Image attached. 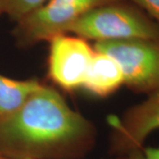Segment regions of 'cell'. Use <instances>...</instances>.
Masks as SVG:
<instances>
[{
  "instance_id": "obj_5",
  "label": "cell",
  "mask_w": 159,
  "mask_h": 159,
  "mask_svg": "<svg viewBox=\"0 0 159 159\" xmlns=\"http://www.w3.org/2000/svg\"><path fill=\"white\" fill-rule=\"evenodd\" d=\"M48 42L49 78L67 92L81 89L96 53L94 46L70 33L56 35Z\"/></svg>"
},
{
  "instance_id": "obj_2",
  "label": "cell",
  "mask_w": 159,
  "mask_h": 159,
  "mask_svg": "<svg viewBox=\"0 0 159 159\" xmlns=\"http://www.w3.org/2000/svg\"><path fill=\"white\" fill-rule=\"evenodd\" d=\"M68 33L95 43L126 39H159V27L128 0L91 9L70 27Z\"/></svg>"
},
{
  "instance_id": "obj_8",
  "label": "cell",
  "mask_w": 159,
  "mask_h": 159,
  "mask_svg": "<svg viewBox=\"0 0 159 159\" xmlns=\"http://www.w3.org/2000/svg\"><path fill=\"white\" fill-rule=\"evenodd\" d=\"M43 84L38 79L15 80L0 74V119L18 111Z\"/></svg>"
},
{
  "instance_id": "obj_7",
  "label": "cell",
  "mask_w": 159,
  "mask_h": 159,
  "mask_svg": "<svg viewBox=\"0 0 159 159\" xmlns=\"http://www.w3.org/2000/svg\"><path fill=\"white\" fill-rule=\"evenodd\" d=\"M124 85L121 68L113 57L96 51L82 88L97 97H110Z\"/></svg>"
},
{
  "instance_id": "obj_14",
  "label": "cell",
  "mask_w": 159,
  "mask_h": 159,
  "mask_svg": "<svg viewBox=\"0 0 159 159\" xmlns=\"http://www.w3.org/2000/svg\"><path fill=\"white\" fill-rule=\"evenodd\" d=\"M117 159H128V158H127V157H126V156H123V157H119V158H117Z\"/></svg>"
},
{
  "instance_id": "obj_3",
  "label": "cell",
  "mask_w": 159,
  "mask_h": 159,
  "mask_svg": "<svg viewBox=\"0 0 159 159\" xmlns=\"http://www.w3.org/2000/svg\"><path fill=\"white\" fill-rule=\"evenodd\" d=\"M119 0H48L45 4L15 22L12 35L18 46L28 48L58 34L86 12L97 6Z\"/></svg>"
},
{
  "instance_id": "obj_13",
  "label": "cell",
  "mask_w": 159,
  "mask_h": 159,
  "mask_svg": "<svg viewBox=\"0 0 159 159\" xmlns=\"http://www.w3.org/2000/svg\"><path fill=\"white\" fill-rule=\"evenodd\" d=\"M0 159H11V158L7 157L4 156V155H2V154H0Z\"/></svg>"
},
{
  "instance_id": "obj_11",
  "label": "cell",
  "mask_w": 159,
  "mask_h": 159,
  "mask_svg": "<svg viewBox=\"0 0 159 159\" xmlns=\"http://www.w3.org/2000/svg\"><path fill=\"white\" fill-rule=\"evenodd\" d=\"M128 159H159V147L143 148L126 155Z\"/></svg>"
},
{
  "instance_id": "obj_6",
  "label": "cell",
  "mask_w": 159,
  "mask_h": 159,
  "mask_svg": "<svg viewBox=\"0 0 159 159\" xmlns=\"http://www.w3.org/2000/svg\"><path fill=\"white\" fill-rule=\"evenodd\" d=\"M112 128L111 150L120 157L143 148L154 131L159 129V92L129 108L121 118L109 117Z\"/></svg>"
},
{
  "instance_id": "obj_10",
  "label": "cell",
  "mask_w": 159,
  "mask_h": 159,
  "mask_svg": "<svg viewBox=\"0 0 159 159\" xmlns=\"http://www.w3.org/2000/svg\"><path fill=\"white\" fill-rule=\"evenodd\" d=\"M141 8L159 27V0H128Z\"/></svg>"
},
{
  "instance_id": "obj_9",
  "label": "cell",
  "mask_w": 159,
  "mask_h": 159,
  "mask_svg": "<svg viewBox=\"0 0 159 159\" xmlns=\"http://www.w3.org/2000/svg\"><path fill=\"white\" fill-rule=\"evenodd\" d=\"M48 0H1L3 12L17 22L20 19L45 4Z\"/></svg>"
},
{
  "instance_id": "obj_12",
  "label": "cell",
  "mask_w": 159,
  "mask_h": 159,
  "mask_svg": "<svg viewBox=\"0 0 159 159\" xmlns=\"http://www.w3.org/2000/svg\"><path fill=\"white\" fill-rule=\"evenodd\" d=\"M4 12H3V7H2V4H1V0H0V16L3 15Z\"/></svg>"
},
{
  "instance_id": "obj_4",
  "label": "cell",
  "mask_w": 159,
  "mask_h": 159,
  "mask_svg": "<svg viewBox=\"0 0 159 159\" xmlns=\"http://www.w3.org/2000/svg\"><path fill=\"white\" fill-rule=\"evenodd\" d=\"M93 46L118 62L124 85L131 90L148 96L159 92V39L97 42Z\"/></svg>"
},
{
  "instance_id": "obj_1",
  "label": "cell",
  "mask_w": 159,
  "mask_h": 159,
  "mask_svg": "<svg viewBox=\"0 0 159 159\" xmlns=\"http://www.w3.org/2000/svg\"><path fill=\"white\" fill-rule=\"evenodd\" d=\"M96 137L90 120L46 84L18 111L0 119V154L11 159H80Z\"/></svg>"
}]
</instances>
